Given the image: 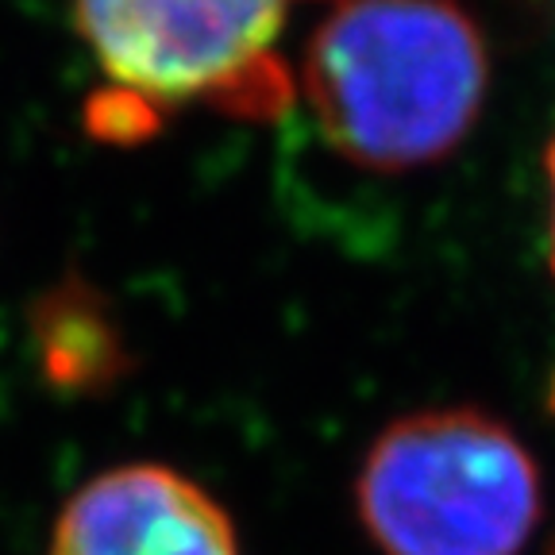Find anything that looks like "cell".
Returning a JSON list of instances; mask_svg holds the SVG:
<instances>
[{"label": "cell", "instance_id": "52a82bcc", "mask_svg": "<svg viewBox=\"0 0 555 555\" xmlns=\"http://www.w3.org/2000/svg\"><path fill=\"white\" fill-rule=\"evenodd\" d=\"M547 555H555V547H552V552H547Z\"/></svg>", "mask_w": 555, "mask_h": 555}, {"label": "cell", "instance_id": "5b68a950", "mask_svg": "<svg viewBox=\"0 0 555 555\" xmlns=\"http://www.w3.org/2000/svg\"><path fill=\"white\" fill-rule=\"evenodd\" d=\"M39 347L43 363L62 386H93L104 366H113L116 336L104 328L101 312L86 297L59 289L39 305Z\"/></svg>", "mask_w": 555, "mask_h": 555}, {"label": "cell", "instance_id": "8992f818", "mask_svg": "<svg viewBox=\"0 0 555 555\" xmlns=\"http://www.w3.org/2000/svg\"><path fill=\"white\" fill-rule=\"evenodd\" d=\"M544 173H547V193H552V235H547V259H552V274H555V131L547 139L544 151Z\"/></svg>", "mask_w": 555, "mask_h": 555}, {"label": "cell", "instance_id": "3957f363", "mask_svg": "<svg viewBox=\"0 0 555 555\" xmlns=\"http://www.w3.org/2000/svg\"><path fill=\"white\" fill-rule=\"evenodd\" d=\"M297 0H74V27L113 89L143 108L274 101L259 78Z\"/></svg>", "mask_w": 555, "mask_h": 555}, {"label": "cell", "instance_id": "277c9868", "mask_svg": "<svg viewBox=\"0 0 555 555\" xmlns=\"http://www.w3.org/2000/svg\"><path fill=\"white\" fill-rule=\"evenodd\" d=\"M47 555H240L228 509L163 463H124L78 486Z\"/></svg>", "mask_w": 555, "mask_h": 555}, {"label": "cell", "instance_id": "7a4b0ae2", "mask_svg": "<svg viewBox=\"0 0 555 555\" xmlns=\"http://www.w3.org/2000/svg\"><path fill=\"white\" fill-rule=\"evenodd\" d=\"M356 509L382 555H520L544 517V482L498 416L421 409L371 443Z\"/></svg>", "mask_w": 555, "mask_h": 555}, {"label": "cell", "instance_id": "6da1fadb", "mask_svg": "<svg viewBox=\"0 0 555 555\" xmlns=\"http://www.w3.org/2000/svg\"><path fill=\"white\" fill-rule=\"evenodd\" d=\"M301 93L347 163L421 170L475 131L490 96V51L455 0H339L305 47Z\"/></svg>", "mask_w": 555, "mask_h": 555}]
</instances>
